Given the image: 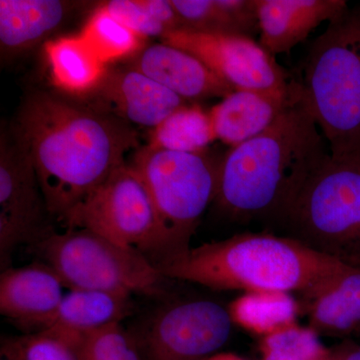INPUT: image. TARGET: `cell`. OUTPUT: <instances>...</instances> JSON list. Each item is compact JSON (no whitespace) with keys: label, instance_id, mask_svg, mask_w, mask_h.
I'll return each instance as SVG.
<instances>
[{"label":"cell","instance_id":"1","mask_svg":"<svg viewBox=\"0 0 360 360\" xmlns=\"http://www.w3.org/2000/svg\"><path fill=\"white\" fill-rule=\"evenodd\" d=\"M13 134L32 161L52 219L63 224L139 149L137 134L120 118L44 92L23 104Z\"/></svg>","mask_w":360,"mask_h":360},{"label":"cell","instance_id":"2","mask_svg":"<svg viewBox=\"0 0 360 360\" xmlns=\"http://www.w3.org/2000/svg\"><path fill=\"white\" fill-rule=\"evenodd\" d=\"M326 143L300 101L297 84L295 96L270 127L232 148L221 160L215 200L236 219L283 217L330 153Z\"/></svg>","mask_w":360,"mask_h":360},{"label":"cell","instance_id":"3","mask_svg":"<svg viewBox=\"0 0 360 360\" xmlns=\"http://www.w3.org/2000/svg\"><path fill=\"white\" fill-rule=\"evenodd\" d=\"M156 267L165 278L212 290L307 293L354 265L293 238L243 233L189 248Z\"/></svg>","mask_w":360,"mask_h":360},{"label":"cell","instance_id":"4","mask_svg":"<svg viewBox=\"0 0 360 360\" xmlns=\"http://www.w3.org/2000/svg\"><path fill=\"white\" fill-rule=\"evenodd\" d=\"M298 94L331 155L360 153V6L330 21L314 40Z\"/></svg>","mask_w":360,"mask_h":360},{"label":"cell","instance_id":"5","mask_svg":"<svg viewBox=\"0 0 360 360\" xmlns=\"http://www.w3.org/2000/svg\"><path fill=\"white\" fill-rule=\"evenodd\" d=\"M283 219L293 238L360 267V153H329Z\"/></svg>","mask_w":360,"mask_h":360},{"label":"cell","instance_id":"6","mask_svg":"<svg viewBox=\"0 0 360 360\" xmlns=\"http://www.w3.org/2000/svg\"><path fill=\"white\" fill-rule=\"evenodd\" d=\"M32 248L70 290L156 295L165 279L141 251L89 229L52 231Z\"/></svg>","mask_w":360,"mask_h":360},{"label":"cell","instance_id":"7","mask_svg":"<svg viewBox=\"0 0 360 360\" xmlns=\"http://www.w3.org/2000/svg\"><path fill=\"white\" fill-rule=\"evenodd\" d=\"M131 165L148 187L165 225L167 258L181 255L191 248L201 217L217 198L220 163L205 153L146 146L137 149Z\"/></svg>","mask_w":360,"mask_h":360},{"label":"cell","instance_id":"8","mask_svg":"<svg viewBox=\"0 0 360 360\" xmlns=\"http://www.w3.org/2000/svg\"><path fill=\"white\" fill-rule=\"evenodd\" d=\"M63 225L65 229H89L118 245L135 248L155 259V265L168 257L165 225L148 187L131 165L116 168Z\"/></svg>","mask_w":360,"mask_h":360},{"label":"cell","instance_id":"9","mask_svg":"<svg viewBox=\"0 0 360 360\" xmlns=\"http://www.w3.org/2000/svg\"><path fill=\"white\" fill-rule=\"evenodd\" d=\"M52 217L32 161L13 135L0 141V264L7 269L18 245L49 236Z\"/></svg>","mask_w":360,"mask_h":360},{"label":"cell","instance_id":"10","mask_svg":"<svg viewBox=\"0 0 360 360\" xmlns=\"http://www.w3.org/2000/svg\"><path fill=\"white\" fill-rule=\"evenodd\" d=\"M229 309L210 300L167 305L139 331L149 360H203L231 336Z\"/></svg>","mask_w":360,"mask_h":360},{"label":"cell","instance_id":"11","mask_svg":"<svg viewBox=\"0 0 360 360\" xmlns=\"http://www.w3.org/2000/svg\"><path fill=\"white\" fill-rule=\"evenodd\" d=\"M161 42L195 56L234 90L288 92L295 85L274 56L245 35L176 30Z\"/></svg>","mask_w":360,"mask_h":360},{"label":"cell","instance_id":"12","mask_svg":"<svg viewBox=\"0 0 360 360\" xmlns=\"http://www.w3.org/2000/svg\"><path fill=\"white\" fill-rule=\"evenodd\" d=\"M65 288L56 270L44 262L7 267L0 276V312L32 333L58 309Z\"/></svg>","mask_w":360,"mask_h":360},{"label":"cell","instance_id":"13","mask_svg":"<svg viewBox=\"0 0 360 360\" xmlns=\"http://www.w3.org/2000/svg\"><path fill=\"white\" fill-rule=\"evenodd\" d=\"M260 45L271 54L285 53L324 21L349 7L345 0H255Z\"/></svg>","mask_w":360,"mask_h":360},{"label":"cell","instance_id":"14","mask_svg":"<svg viewBox=\"0 0 360 360\" xmlns=\"http://www.w3.org/2000/svg\"><path fill=\"white\" fill-rule=\"evenodd\" d=\"M131 68L153 78L184 101H200L234 91L200 59L188 52L163 44L144 46L135 54Z\"/></svg>","mask_w":360,"mask_h":360},{"label":"cell","instance_id":"15","mask_svg":"<svg viewBox=\"0 0 360 360\" xmlns=\"http://www.w3.org/2000/svg\"><path fill=\"white\" fill-rule=\"evenodd\" d=\"M123 120L155 129L186 101L135 68L106 72L96 91Z\"/></svg>","mask_w":360,"mask_h":360},{"label":"cell","instance_id":"16","mask_svg":"<svg viewBox=\"0 0 360 360\" xmlns=\"http://www.w3.org/2000/svg\"><path fill=\"white\" fill-rule=\"evenodd\" d=\"M297 84L288 92L234 90L210 111L217 139L236 148L264 132L295 96Z\"/></svg>","mask_w":360,"mask_h":360},{"label":"cell","instance_id":"17","mask_svg":"<svg viewBox=\"0 0 360 360\" xmlns=\"http://www.w3.org/2000/svg\"><path fill=\"white\" fill-rule=\"evenodd\" d=\"M132 310L131 295L72 290L65 295L53 314L33 329L32 333L51 329L84 336L111 324L122 323Z\"/></svg>","mask_w":360,"mask_h":360},{"label":"cell","instance_id":"18","mask_svg":"<svg viewBox=\"0 0 360 360\" xmlns=\"http://www.w3.org/2000/svg\"><path fill=\"white\" fill-rule=\"evenodd\" d=\"M75 6L59 0H1L2 56H13L39 44L63 25Z\"/></svg>","mask_w":360,"mask_h":360},{"label":"cell","instance_id":"19","mask_svg":"<svg viewBox=\"0 0 360 360\" xmlns=\"http://www.w3.org/2000/svg\"><path fill=\"white\" fill-rule=\"evenodd\" d=\"M304 296L310 328L317 333L348 335L360 331V267H352Z\"/></svg>","mask_w":360,"mask_h":360},{"label":"cell","instance_id":"20","mask_svg":"<svg viewBox=\"0 0 360 360\" xmlns=\"http://www.w3.org/2000/svg\"><path fill=\"white\" fill-rule=\"evenodd\" d=\"M45 58L54 84L68 94H90L103 82L108 70L82 35L49 40Z\"/></svg>","mask_w":360,"mask_h":360},{"label":"cell","instance_id":"21","mask_svg":"<svg viewBox=\"0 0 360 360\" xmlns=\"http://www.w3.org/2000/svg\"><path fill=\"white\" fill-rule=\"evenodd\" d=\"M180 30L215 34L245 35L257 32L255 0H172Z\"/></svg>","mask_w":360,"mask_h":360},{"label":"cell","instance_id":"22","mask_svg":"<svg viewBox=\"0 0 360 360\" xmlns=\"http://www.w3.org/2000/svg\"><path fill=\"white\" fill-rule=\"evenodd\" d=\"M227 309L232 323L262 338L297 323V302L284 291L245 292Z\"/></svg>","mask_w":360,"mask_h":360},{"label":"cell","instance_id":"23","mask_svg":"<svg viewBox=\"0 0 360 360\" xmlns=\"http://www.w3.org/2000/svg\"><path fill=\"white\" fill-rule=\"evenodd\" d=\"M212 117L198 104L184 105L153 129L148 146L184 153H202L217 141Z\"/></svg>","mask_w":360,"mask_h":360},{"label":"cell","instance_id":"24","mask_svg":"<svg viewBox=\"0 0 360 360\" xmlns=\"http://www.w3.org/2000/svg\"><path fill=\"white\" fill-rule=\"evenodd\" d=\"M82 336L58 330L26 333L2 341L1 359L6 360H84Z\"/></svg>","mask_w":360,"mask_h":360},{"label":"cell","instance_id":"25","mask_svg":"<svg viewBox=\"0 0 360 360\" xmlns=\"http://www.w3.org/2000/svg\"><path fill=\"white\" fill-rule=\"evenodd\" d=\"M80 35L105 65L135 56L146 46V39L116 20L103 6L90 16Z\"/></svg>","mask_w":360,"mask_h":360},{"label":"cell","instance_id":"26","mask_svg":"<svg viewBox=\"0 0 360 360\" xmlns=\"http://www.w3.org/2000/svg\"><path fill=\"white\" fill-rule=\"evenodd\" d=\"M262 360H328L330 354L311 328L292 324L262 338Z\"/></svg>","mask_w":360,"mask_h":360},{"label":"cell","instance_id":"27","mask_svg":"<svg viewBox=\"0 0 360 360\" xmlns=\"http://www.w3.org/2000/svg\"><path fill=\"white\" fill-rule=\"evenodd\" d=\"M82 355L84 360H149L139 333L122 323L82 336Z\"/></svg>","mask_w":360,"mask_h":360},{"label":"cell","instance_id":"28","mask_svg":"<svg viewBox=\"0 0 360 360\" xmlns=\"http://www.w3.org/2000/svg\"><path fill=\"white\" fill-rule=\"evenodd\" d=\"M101 6L116 20L143 39L148 37H160L161 39L168 32L167 27L146 11L141 0H111Z\"/></svg>","mask_w":360,"mask_h":360},{"label":"cell","instance_id":"29","mask_svg":"<svg viewBox=\"0 0 360 360\" xmlns=\"http://www.w3.org/2000/svg\"><path fill=\"white\" fill-rule=\"evenodd\" d=\"M335 360H360V347H348L340 352Z\"/></svg>","mask_w":360,"mask_h":360},{"label":"cell","instance_id":"30","mask_svg":"<svg viewBox=\"0 0 360 360\" xmlns=\"http://www.w3.org/2000/svg\"><path fill=\"white\" fill-rule=\"evenodd\" d=\"M203 360H246L243 357L239 356L236 354H231V352H219V354H214L210 355V356L206 357Z\"/></svg>","mask_w":360,"mask_h":360},{"label":"cell","instance_id":"31","mask_svg":"<svg viewBox=\"0 0 360 360\" xmlns=\"http://www.w3.org/2000/svg\"><path fill=\"white\" fill-rule=\"evenodd\" d=\"M328 360H335V359H333V357L331 356V355H330V357H329V359Z\"/></svg>","mask_w":360,"mask_h":360},{"label":"cell","instance_id":"32","mask_svg":"<svg viewBox=\"0 0 360 360\" xmlns=\"http://www.w3.org/2000/svg\"><path fill=\"white\" fill-rule=\"evenodd\" d=\"M1 360H6V359H1Z\"/></svg>","mask_w":360,"mask_h":360}]
</instances>
